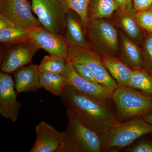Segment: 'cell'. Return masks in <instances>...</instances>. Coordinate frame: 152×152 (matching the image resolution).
Returning a JSON list of instances; mask_svg holds the SVG:
<instances>
[{"instance_id":"1","label":"cell","mask_w":152,"mask_h":152,"mask_svg":"<svg viewBox=\"0 0 152 152\" xmlns=\"http://www.w3.org/2000/svg\"><path fill=\"white\" fill-rule=\"evenodd\" d=\"M60 97L66 112L100 135L118 121L116 112L108 104L109 101L87 96L69 86H66Z\"/></svg>"},{"instance_id":"2","label":"cell","mask_w":152,"mask_h":152,"mask_svg":"<svg viewBox=\"0 0 152 152\" xmlns=\"http://www.w3.org/2000/svg\"><path fill=\"white\" fill-rule=\"evenodd\" d=\"M149 133H152V125L145 121L142 117L124 122L117 121L101 135L102 152L124 148Z\"/></svg>"},{"instance_id":"3","label":"cell","mask_w":152,"mask_h":152,"mask_svg":"<svg viewBox=\"0 0 152 152\" xmlns=\"http://www.w3.org/2000/svg\"><path fill=\"white\" fill-rule=\"evenodd\" d=\"M68 124L58 152H101V135L66 112Z\"/></svg>"},{"instance_id":"4","label":"cell","mask_w":152,"mask_h":152,"mask_svg":"<svg viewBox=\"0 0 152 152\" xmlns=\"http://www.w3.org/2000/svg\"><path fill=\"white\" fill-rule=\"evenodd\" d=\"M119 121L142 117L152 110V96L129 87L118 86L112 94Z\"/></svg>"},{"instance_id":"5","label":"cell","mask_w":152,"mask_h":152,"mask_svg":"<svg viewBox=\"0 0 152 152\" xmlns=\"http://www.w3.org/2000/svg\"><path fill=\"white\" fill-rule=\"evenodd\" d=\"M31 8L41 26L47 31L64 35L70 10L62 0H31Z\"/></svg>"},{"instance_id":"6","label":"cell","mask_w":152,"mask_h":152,"mask_svg":"<svg viewBox=\"0 0 152 152\" xmlns=\"http://www.w3.org/2000/svg\"><path fill=\"white\" fill-rule=\"evenodd\" d=\"M87 27L94 51L100 56L116 57L119 53L118 36L113 25L99 19L89 21Z\"/></svg>"},{"instance_id":"7","label":"cell","mask_w":152,"mask_h":152,"mask_svg":"<svg viewBox=\"0 0 152 152\" xmlns=\"http://www.w3.org/2000/svg\"><path fill=\"white\" fill-rule=\"evenodd\" d=\"M69 58L86 65L99 83L112 94L118 87L106 68L100 56L90 49L81 47L69 48Z\"/></svg>"},{"instance_id":"8","label":"cell","mask_w":152,"mask_h":152,"mask_svg":"<svg viewBox=\"0 0 152 152\" xmlns=\"http://www.w3.org/2000/svg\"><path fill=\"white\" fill-rule=\"evenodd\" d=\"M27 0H0V13L25 31L42 26Z\"/></svg>"},{"instance_id":"9","label":"cell","mask_w":152,"mask_h":152,"mask_svg":"<svg viewBox=\"0 0 152 152\" xmlns=\"http://www.w3.org/2000/svg\"><path fill=\"white\" fill-rule=\"evenodd\" d=\"M28 34L30 42L39 49H43L49 55L69 58V48L63 36L47 31L42 26L30 30Z\"/></svg>"},{"instance_id":"10","label":"cell","mask_w":152,"mask_h":152,"mask_svg":"<svg viewBox=\"0 0 152 152\" xmlns=\"http://www.w3.org/2000/svg\"><path fill=\"white\" fill-rule=\"evenodd\" d=\"M15 82L9 74L0 73V114L1 116L17 121L22 104L17 99Z\"/></svg>"},{"instance_id":"11","label":"cell","mask_w":152,"mask_h":152,"mask_svg":"<svg viewBox=\"0 0 152 152\" xmlns=\"http://www.w3.org/2000/svg\"><path fill=\"white\" fill-rule=\"evenodd\" d=\"M66 86H69L87 96L102 101L112 100V93L101 85L88 81L76 72L68 58L65 70L61 74Z\"/></svg>"},{"instance_id":"12","label":"cell","mask_w":152,"mask_h":152,"mask_svg":"<svg viewBox=\"0 0 152 152\" xmlns=\"http://www.w3.org/2000/svg\"><path fill=\"white\" fill-rule=\"evenodd\" d=\"M39 48L30 41L19 44L9 51L3 59L1 72L10 74L31 61Z\"/></svg>"},{"instance_id":"13","label":"cell","mask_w":152,"mask_h":152,"mask_svg":"<svg viewBox=\"0 0 152 152\" xmlns=\"http://www.w3.org/2000/svg\"><path fill=\"white\" fill-rule=\"evenodd\" d=\"M35 142L30 152H58L64 137L51 125L42 121L35 127Z\"/></svg>"},{"instance_id":"14","label":"cell","mask_w":152,"mask_h":152,"mask_svg":"<svg viewBox=\"0 0 152 152\" xmlns=\"http://www.w3.org/2000/svg\"><path fill=\"white\" fill-rule=\"evenodd\" d=\"M39 65L31 64L14 72L15 88L18 93L35 92L41 88Z\"/></svg>"},{"instance_id":"15","label":"cell","mask_w":152,"mask_h":152,"mask_svg":"<svg viewBox=\"0 0 152 152\" xmlns=\"http://www.w3.org/2000/svg\"><path fill=\"white\" fill-rule=\"evenodd\" d=\"M63 37L69 48L81 47L90 49V44L86 39L81 26L70 11L67 15Z\"/></svg>"},{"instance_id":"16","label":"cell","mask_w":152,"mask_h":152,"mask_svg":"<svg viewBox=\"0 0 152 152\" xmlns=\"http://www.w3.org/2000/svg\"><path fill=\"white\" fill-rule=\"evenodd\" d=\"M29 41L28 31L0 14V42L2 43L18 45Z\"/></svg>"},{"instance_id":"17","label":"cell","mask_w":152,"mask_h":152,"mask_svg":"<svg viewBox=\"0 0 152 152\" xmlns=\"http://www.w3.org/2000/svg\"><path fill=\"white\" fill-rule=\"evenodd\" d=\"M104 64L112 77L116 82L118 86H127L133 70L129 67L122 61L112 56L102 57Z\"/></svg>"},{"instance_id":"18","label":"cell","mask_w":152,"mask_h":152,"mask_svg":"<svg viewBox=\"0 0 152 152\" xmlns=\"http://www.w3.org/2000/svg\"><path fill=\"white\" fill-rule=\"evenodd\" d=\"M121 61L132 69H141L142 56L137 46L123 34H121Z\"/></svg>"},{"instance_id":"19","label":"cell","mask_w":152,"mask_h":152,"mask_svg":"<svg viewBox=\"0 0 152 152\" xmlns=\"http://www.w3.org/2000/svg\"><path fill=\"white\" fill-rule=\"evenodd\" d=\"M117 10L118 8L115 0H90L89 21L109 18Z\"/></svg>"},{"instance_id":"20","label":"cell","mask_w":152,"mask_h":152,"mask_svg":"<svg viewBox=\"0 0 152 152\" xmlns=\"http://www.w3.org/2000/svg\"><path fill=\"white\" fill-rule=\"evenodd\" d=\"M39 80L41 88L59 97L66 86L61 74L49 72H40Z\"/></svg>"},{"instance_id":"21","label":"cell","mask_w":152,"mask_h":152,"mask_svg":"<svg viewBox=\"0 0 152 152\" xmlns=\"http://www.w3.org/2000/svg\"><path fill=\"white\" fill-rule=\"evenodd\" d=\"M127 86L152 96V75L142 68L133 70Z\"/></svg>"},{"instance_id":"22","label":"cell","mask_w":152,"mask_h":152,"mask_svg":"<svg viewBox=\"0 0 152 152\" xmlns=\"http://www.w3.org/2000/svg\"><path fill=\"white\" fill-rule=\"evenodd\" d=\"M68 59L53 55L45 56L39 65V70L62 74L65 70Z\"/></svg>"},{"instance_id":"23","label":"cell","mask_w":152,"mask_h":152,"mask_svg":"<svg viewBox=\"0 0 152 152\" xmlns=\"http://www.w3.org/2000/svg\"><path fill=\"white\" fill-rule=\"evenodd\" d=\"M70 10L77 14L82 23L87 26L89 22L88 8L90 0H62Z\"/></svg>"},{"instance_id":"24","label":"cell","mask_w":152,"mask_h":152,"mask_svg":"<svg viewBox=\"0 0 152 152\" xmlns=\"http://www.w3.org/2000/svg\"><path fill=\"white\" fill-rule=\"evenodd\" d=\"M131 12L124 13V15L121 19V25L129 37L133 39H139L141 37V32L134 17L132 16Z\"/></svg>"},{"instance_id":"25","label":"cell","mask_w":152,"mask_h":152,"mask_svg":"<svg viewBox=\"0 0 152 152\" xmlns=\"http://www.w3.org/2000/svg\"><path fill=\"white\" fill-rule=\"evenodd\" d=\"M74 69L79 75L93 83L100 85L89 68L81 62L69 58Z\"/></svg>"},{"instance_id":"26","label":"cell","mask_w":152,"mask_h":152,"mask_svg":"<svg viewBox=\"0 0 152 152\" xmlns=\"http://www.w3.org/2000/svg\"><path fill=\"white\" fill-rule=\"evenodd\" d=\"M142 56V66L144 69L152 74V34L146 39Z\"/></svg>"},{"instance_id":"27","label":"cell","mask_w":152,"mask_h":152,"mask_svg":"<svg viewBox=\"0 0 152 152\" xmlns=\"http://www.w3.org/2000/svg\"><path fill=\"white\" fill-rule=\"evenodd\" d=\"M134 17L139 26L152 32V9L137 12Z\"/></svg>"},{"instance_id":"28","label":"cell","mask_w":152,"mask_h":152,"mask_svg":"<svg viewBox=\"0 0 152 152\" xmlns=\"http://www.w3.org/2000/svg\"><path fill=\"white\" fill-rule=\"evenodd\" d=\"M127 152H152V141L143 140L137 142L126 149Z\"/></svg>"},{"instance_id":"29","label":"cell","mask_w":152,"mask_h":152,"mask_svg":"<svg viewBox=\"0 0 152 152\" xmlns=\"http://www.w3.org/2000/svg\"><path fill=\"white\" fill-rule=\"evenodd\" d=\"M134 8L137 12L151 9L152 0H133Z\"/></svg>"},{"instance_id":"30","label":"cell","mask_w":152,"mask_h":152,"mask_svg":"<svg viewBox=\"0 0 152 152\" xmlns=\"http://www.w3.org/2000/svg\"><path fill=\"white\" fill-rule=\"evenodd\" d=\"M119 10L123 14L131 12L132 8L133 0H115Z\"/></svg>"},{"instance_id":"31","label":"cell","mask_w":152,"mask_h":152,"mask_svg":"<svg viewBox=\"0 0 152 152\" xmlns=\"http://www.w3.org/2000/svg\"><path fill=\"white\" fill-rule=\"evenodd\" d=\"M142 118L145 121L148 123L152 125V110L146 114Z\"/></svg>"},{"instance_id":"32","label":"cell","mask_w":152,"mask_h":152,"mask_svg":"<svg viewBox=\"0 0 152 152\" xmlns=\"http://www.w3.org/2000/svg\"></svg>"},{"instance_id":"33","label":"cell","mask_w":152,"mask_h":152,"mask_svg":"<svg viewBox=\"0 0 152 152\" xmlns=\"http://www.w3.org/2000/svg\"></svg>"}]
</instances>
